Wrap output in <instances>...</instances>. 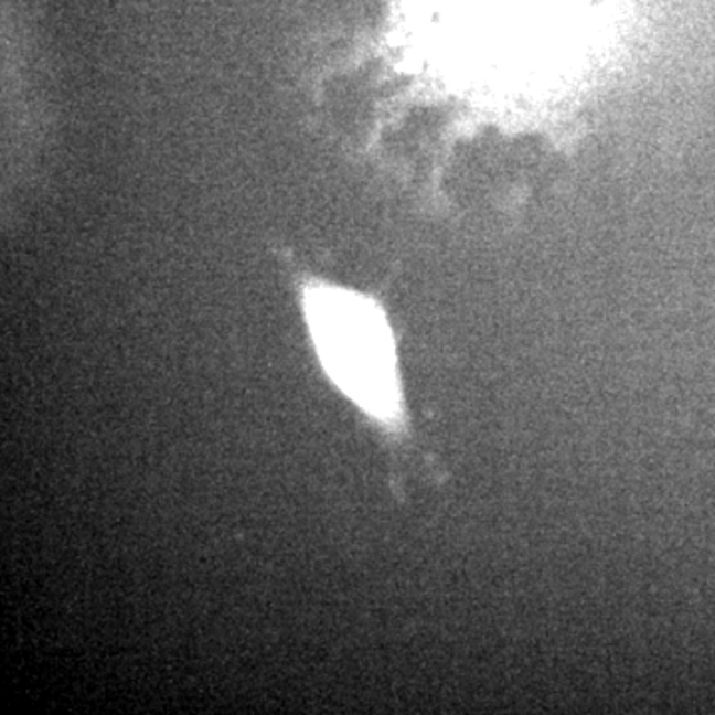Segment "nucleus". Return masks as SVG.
Returning <instances> with one entry per match:
<instances>
[{"label": "nucleus", "instance_id": "nucleus-1", "mask_svg": "<svg viewBox=\"0 0 715 715\" xmlns=\"http://www.w3.org/2000/svg\"><path fill=\"white\" fill-rule=\"evenodd\" d=\"M300 307L318 360L338 389L377 424H406L396 340L376 298L320 278L300 285Z\"/></svg>", "mask_w": 715, "mask_h": 715}]
</instances>
